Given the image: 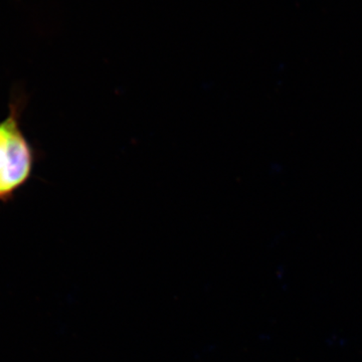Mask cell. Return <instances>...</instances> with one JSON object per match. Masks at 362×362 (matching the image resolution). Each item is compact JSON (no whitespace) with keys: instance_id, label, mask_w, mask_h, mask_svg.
<instances>
[{"instance_id":"cell-1","label":"cell","mask_w":362,"mask_h":362,"mask_svg":"<svg viewBox=\"0 0 362 362\" xmlns=\"http://www.w3.org/2000/svg\"><path fill=\"white\" fill-rule=\"evenodd\" d=\"M26 105L23 93L16 92L9 113L0 121V202L7 204L32 178L37 152L21 129Z\"/></svg>"}]
</instances>
